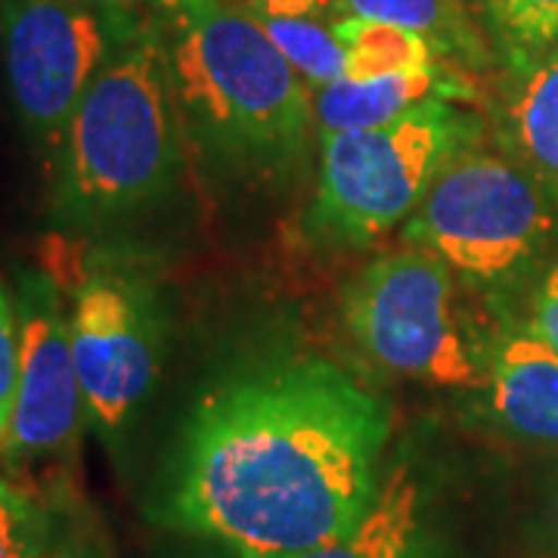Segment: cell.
<instances>
[{
    "label": "cell",
    "instance_id": "cell-17",
    "mask_svg": "<svg viewBox=\"0 0 558 558\" xmlns=\"http://www.w3.org/2000/svg\"><path fill=\"white\" fill-rule=\"evenodd\" d=\"M478 20L494 53L509 65L558 47V0H478Z\"/></svg>",
    "mask_w": 558,
    "mask_h": 558
},
{
    "label": "cell",
    "instance_id": "cell-3",
    "mask_svg": "<svg viewBox=\"0 0 558 558\" xmlns=\"http://www.w3.org/2000/svg\"><path fill=\"white\" fill-rule=\"evenodd\" d=\"M186 140L153 16L109 60L53 149L50 215L69 230H102L174 196Z\"/></svg>",
    "mask_w": 558,
    "mask_h": 558
},
{
    "label": "cell",
    "instance_id": "cell-21",
    "mask_svg": "<svg viewBox=\"0 0 558 558\" xmlns=\"http://www.w3.org/2000/svg\"><path fill=\"white\" fill-rule=\"evenodd\" d=\"M248 10L270 16H326L339 20L341 0H248Z\"/></svg>",
    "mask_w": 558,
    "mask_h": 558
},
{
    "label": "cell",
    "instance_id": "cell-12",
    "mask_svg": "<svg viewBox=\"0 0 558 558\" xmlns=\"http://www.w3.org/2000/svg\"><path fill=\"white\" fill-rule=\"evenodd\" d=\"M494 137L558 208V47L509 65L494 100Z\"/></svg>",
    "mask_w": 558,
    "mask_h": 558
},
{
    "label": "cell",
    "instance_id": "cell-5",
    "mask_svg": "<svg viewBox=\"0 0 558 558\" xmlns=\"http://www.w3.org/2000/svg\"><path fill=\"white\" fill-rule=\"evenodd\" d=\"M558 208L502 149L469 146L450 161L403 236L438 255L453 277L487 292L519 282L556 236Z\"/></svg>",
    "mask_w": 558,
    "mask_h": 558
},
{
    "label": "cell",
    "instance_id": "cell-14",
    "mask_svg": "<svg viewBox=\"0 0 558 558\" xmlns=\"http://www.w3.org/2000/svg\"><path fill=\"white\" fill-rule=\"evenodd\" d=\"M341 16L388 22L425 38L444 62L484 69L497 57L469 0H341Z\"/></svg>",
    "mask_w": 558,
    "mask_h": 558
},
{
    "label": "cell",
    "instance_id": "cell-7",
    "mask_svg": "<svg viewBox=\"0 0 558 558\" xmlns=\"http://www.w3.org/2000/svg\"><path fill=\"white\" fill-rule=\"evenodd\" d=\"M143 22L137 10L81 0H0L3 78L25 137L53 153L87 87Z\"/></svg>",
    "mask_w": 558,
    "mask_h": 558
},
{
    "label": "cell",
    "instance_id": "cell-2",
    "mask_svg": "<svg viewBox=\"0 0 558 558\" xmlns=\"http://www.w3.org/2000/svg\"><path fill=\"white\" fill-rule=\"evenodd\" d=\"M186 153L208 174L279 190L307 168L314 87L233 0H153Z\"/></svg>",
    "mask_w": 558,
    "mask_h": 558
},
{
    "label": "cell",
    "instance_id": "cell-20",
    "mask_svg": "<svg viewBox=\"0 0 558 558\" xmlns=\"http://www.w3.org/2000/svg\"><path fill=\"white\" fill-rule=\"evenodd\" d=\"M531 329L558 351V258L549 264V270L537 282L534 304H531Z\"/></svg>",
    "mask_w": 558,
    "mask_h": 558
},
{
    "label": "cell",
    "instance_id": "cell-8",
    "mask_svg": "<svg viewBox=\"0 0 558 558\" xmlns=\"http://www.w3.org/2000/svg\"><path fill=\"white\" fill-rule=\"evenodd\" d=\"M87 425L119 447L137 425L165 366V317L146 279L97 267L69 307Z\"/></svg>",
    "mask_w": 558,
    "mask_h": 558
},
{
    "label": "cell",
    "instance_id": "cell-9",
    "mask_svg": "<svg viewBox=\"0 0 558 558\" xmlns=\"http://www.w3.org/2000/svg\"><path fill=\"white\" fill-rule=\"evenodd\" d=\"M20 314V379L0 457L10 462L65 457L87 422L78 366L72 351V319L57 279L25 270L16 289Z\"/></svg>",
    "mask_w": 558,
    "mask_h": 558
},
{
    "label": "cell",
    "instance_id": "cell-24",
    "mask_svg": "<svg viewBox=\"0 0 558 558\" xmlns=\"http://www.w3.org/2000/svg\"><path fill=\"white\" fill-rule=\"evenodd\" d=\"M90 7H102V10H137L140 3H153V0H81Z\"/></svg>",
    "mask_w": 558,
    "mask_h": 558
},
{
    "label": "cell",
    "instance_id": "cell-16",
    "mask_svg": "<svg viewBox=\"0 0 558 558\" xmlns=\"http://www.w3.org/2000/svg\"><path fill=\"white\" fill-rule=\"evenodd\" d=\"M260 28L270 35L279 53L292 62V69L311 87H326L332 81L344 78L348 72V50L336 32V20L326 16H270L255 13Z\"/></svg>",
    "mask_w": 558,
    "mask_h": 558
},
{
    "label": "cell",
    "instance_id": "cell-10",
    "mask_svg": "<svg viewBox=\"0 0 558 558\" xmlns=\"http://www.w3.org/2000/svg\"><path fill=\"white\" fill-rule=\"evenodd\" d=\"M484 398L502 435L558 450V351L527 326H506L484 348Z\"/></svg>",
    "mask_w": 558,
    "mask_h": 558
},
{
    "label": "cell",
    "instance_id": "cell-6",
    "mask_svg": "<svg viewBox=\"0 0 558 558\" xmlns=\"http://www.w3.org/2000/svg\"><path fill=\"white\" fill-rule=\"evenodd\" d=\"M341 317L363 354L395 376L432 388L484 385V351L459 323L457 277L418 245L366 264L341 295Z\"/></svg>",
    "mask_w": 558,
    "mask_h": 558
},
{
    "label": "cell",
    "instance_id": "cell-22",
    "mask_svg": "<svg viewBox=\"0 0 558 558\" xmlns=\"http://www.w3.org/2000/svg\"><path fill=\"white\" fill-rule=\"evenodd\" d=\"M537 539L546 553H553L558 558V472L539 494Z\"/></svg>",
    "mask_w": 558,
    "mask_h": 558
},
{
    "label": "cell",
    "instance_id": "cell-13",
    "mask_svg": "<svg viewBox=\"0 0 558 558\" xmlns=\"http://www.w3.org/2000/svg\"><path fill=\"white\" fill-rule=\"evenodd\" d=\"M422 527L425 481L410 462H395L357 524L304 558H418Z\"/></svg>",
    "mask_w": 558,
    "mask_h": 558
},
{
    "label": "cell",
    "instance_id": "cell-25",
    "mask_svg": "<svg viewBox=\"0 0 558 558\" xmlns=\"http://www.w3.org/2000/svg\"><path fill=\"white\" fill-rule=\"evenodd\" d=\"M47 558H50V556H47Z\"/></svg>",
    "mask_w": 558,
    "mask_h": 558
},
{
    "label": "cell",
    "instance_id": "cell-23",
    "mask_svg": "<svg viewBox=\"0 0 558 558\" xmlns=\"http://www.w3.org/2000/svg\"><path fill=\"white\" fill-rule=\"evenodd\" d=\"M50 558H109V549L97 534H69L65 539H57Z\"/></svg>",
    "mask_w": 558,
    "mask_h": 558
},
{
    "label": "cell",
    "instance_id": "cell-19",
    "mask_svg": "<svg viewBox=\"0 0 558 558\" xmlns=\"http://www.w3.org/2000/svg\"><path fill=\"white\" fill-rule=\"evenodd\" d=\"M16 379H20V314H16V299L0 282V440L13 416Z\"/></svg>",
    "mask_w": 558,
    "mask_h": 558
},
{
    "label": "cell",
    "instance_id": "cell-4",
    "mask_svg": "<svg viewBox=\"0 0 558 558\" xmlns=\"http://www.w3.org/2000/svg\"><path fill=\"white\" fill-rule=\"evenodd\" d=\"M484 121L435 100L369 131L319 137V168L307 236L329 248H360L407 220L462 149L478 146Z\"/></svg>",
    "mask_w": 558,
    "mask_h": 558
},
{
    "label": "cell",
    "instance_id": "cell-15",
    "mask_svg": "<svg viewBox=\"0 0 558 558\" xmlns=\"http://www.w3.org/2000/svg\"><path fill=\"white\" fill-rule=\"evenodd\" d=\"M336 32L348 50V72H344L348 81L381 78L418 65L444 62L428 40L388 22L339 16Z\"/></svg>",
    "mask_w": 558,
    "mask_h": 558
},
{
    "label": "cell",
    "instance_id": "cell-11",
    "mask_svg": "<svg viewBox=\"0 0 558 558\" xmlns=\"http://www.w3.org/2000/svg\"><path fill=\"white\" fill-rule=\"evenodd\" d=\"M435 100L472 102L478 100V90L453 62H432L369 81H332L314 87L317 137L381 128Z\"/></svg>",
    "mask_w": 558,
    "mask_h": 558
},
{
    "label": "cell",
    "instance_id": "cell-1",
    "mask_svg": "<svg viewBox=\"0 0 558 558\" xmlns=\"http://www.w3.org/2000/svg\"><path fill=\"white\" fill-rule=\"evenodd\" d=\"M391 407L332 357L230 366L180 422L149 519L233 558H304L351 531L381 484Z\"/></svg>",
    "mask_w": 558,
    "mask_h": 558
},
{
    "label": "cell",
    "instance_id": "cell-18",
    "mask_svg": "<svg viewBox=\"0 0 558 558\" xmlns=\"http://www.w3.org/2000/svg\"><path fill=\"white\" fill-rule=\"evenodd\" d=\"M53 546V515L28 490L0 478V558H47Z\"/></svg>",
    "mask_w": 558,
    "mask_h": 558
}]
</instances>
